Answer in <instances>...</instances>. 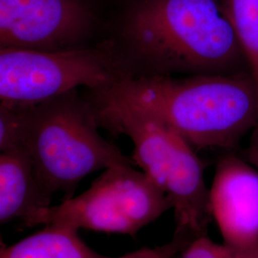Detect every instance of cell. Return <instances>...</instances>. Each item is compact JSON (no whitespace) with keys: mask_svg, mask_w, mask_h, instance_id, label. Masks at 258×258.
Wrapping results in <instances>:
<instances>
[{"mask_svg":"<svg viewBox=\"0 0 258 258\" xmlns=\"http://www.w3.org/2000/svg\"><path fill=\"white\" fill-rule=\"evenodd\" d=\"M154 113L194 148L235 147L258 121L251 74L126 77L101 89Z\"/></svg>","mask_w":258,"mask_h":258,"instance_id":"1","label":"cell"},{"mask_svg":"<svg viewBox=\"0 0 258 258\" xmlns=\"http://www.w3.org/2000/svg\"><path fill=\"white\" fill-rule=\"evenodd\" d=\"M126 31L139 55L168 73L235 74L246 59L218 0H145Z\"/></svg>","mask_w":258,"mask_h":258,"instance_id":"2","label":"cell"},{"mask_svg":"<svg viewBox=\"0 0 258 258\" xmlns=\"http://www.w3.org/2000/svg\"><path fill=\"white\" fill-rule=\"evenodd\" d=\"M98 96L99 124L130 138L134 165L171 202L175 232L205 235L212 218L210 189L194 147L147 108L103 90Z\"/></svg>","mask_w":258,"mask_h":258,"instance_id":"3","label":"cell"},{"mask_svg":"<svg viewBox=\"0 0 258 258\" xmlns=\"http://www.w3.org/2000/svg\"><path fill=\"white\" fill-rule=\"evenodd\" d=\"M96 112L76 90L27 105L24 148L37 177L47 191L72 197L86 176L121 165L131 158L102 138Z\"/></svg>","mask_w":258,"mask_h":258,"instance_id":"4","label":"cell"},{"mask_svg":"<svg viewBox=\"0 0 258 258\" xmlns=\"http://www.w3.org/2000/svg\"><path fill=\"white\" fill-rule=\"evenodd\" d=\"M165 210V197L143 171L133 166L109 167L89 188L62 203L36 212L24 226L62 225L135 236L157 220Z\"/></svg>","mask_w":258,"mask_h":258,"instance_id":"5","label":"cell"},{"mask_svg":"<svg viewBox=\"0 0 258 258\" xmlns=\"http://www.w3.org/2000/svg\"><path fill=\"white\" fill-rule=\"evenodd\" d=\"M128 77L103 48H0V100L33 105L88 86L101 90Z\"/></svg>","mask_w":258,"mask_h":258,"instance_id":"6","label":"cell"},{"mask_svg":"<svg viewBox=\"0 0 258 258\" xmlns=\"http://www.w3.org/2000/svg\"><path fill=\"white\" fill-rule=\"evenodd\" d=\"M92 21L83 0H0V48L80 47Z\"/></svg>","mask_w":258,"mask_h":258,"instance_id":"7","label":"cell"},{"mask_svg":"<svg viewBox=\"0 0 258 258\" xmlns=\"http://www.w3.org/2000/svg\"><path fill=\"white\" fill-rule=\"evenodd\" d=\"M210 208L225 244L258 250V170L254 166L235 155L222 158L210 188Z\"/></svg>","mask_w":258,"mask_h":258,"instance_id":"8","label":"cell"},{"mask_svg":"<svg viewBox=\"0 0 258 258\" xmlns=\"http://www.w3.org/2000/svg\"><path fill=\"white\" fill-rule=\"evenodd\" d=\"M53 195L40 184L26 154L0 155V223L24 222L52 206Z\"/></svg>","mask_w":258,"mask_h":258,"instance_id":"9","label":"cell"},{"mask_svg":"<svg viewBox=\"0 0 258 258\" xmlns=\"http://www.w3.org/2000/svg\"><path fill=\"white\" fill-rule=\"evenodd\" d=\"M0 258H113L88 247L79 230L62 225H45L44 229L2 248Z\"/></svg>","mask_w":258,"mask_h":258,"instance_id":"10","label":"cell"},{"mask_svg":"<svg viewBox=\"0 0 258 258\" xmlns=\"http://www.w3.org/2000/svg\"><path fill=\"white\" fill-rule=\"evenodd\" d=\"M221 7L235 32L258 93V0H222Z\"/></svg>","mask_w":258,"mask_h":258,"instance_id":"11","label":"cell"},{"mask_svg":"<svg viewBox=\"0 0 258 258\" xmlns=\"http://www.w3.org/2000/svg\"><path fill=\"white\" fill-rule=\"evenodd\" d=\"M27 105L0 103L1 153H23ZM27 155V154H26Z\"/></svg>","mask_w":258,"mask_h":258,"instance_id":"12","label":"cell"},{"mask_svg":"<svg viewBox=\"0 0 258 258\" xmlns=\"http://www.w3.org/2000/svg\"><path fill=\"white\" fill-rule=\"evenodd\" d=\"M181 258H258V250L247 251L218 244L205 235L195 237L184 249Z\"/></svg>","mask_w":258,"mask_h":258,"instance_id":"13","label":"cell"},{"mask_svg":"<svg viewBox=\"0 0 258 258\" xmlns=\"http://www.w3.org/2000/svg\"><path fill=\"white\" fill-rule=\"evenodd\" d=\"M189 237L187 234L175 232L173 239L166 244L154 248H143L119 257L113 258H174L180 250H184L191 242Z\"/></svg>","mask_w":258,"mask_h":258,"instance_id":"14","label":"cell"},{"mask_svg":"<svg viewBox=\"0 0 258 258\" xmlns=\"http://www.w3.org/2000/svg\"><path fill=\"white\" fill-rule=\"evenodd\" d=\"M247 161L258 170V121L251 130L249 147L247 148Z\"/></svg>","mask_w":258,"mask_h":258,"instance_id":"15","label":"cell"}]
</instances>
